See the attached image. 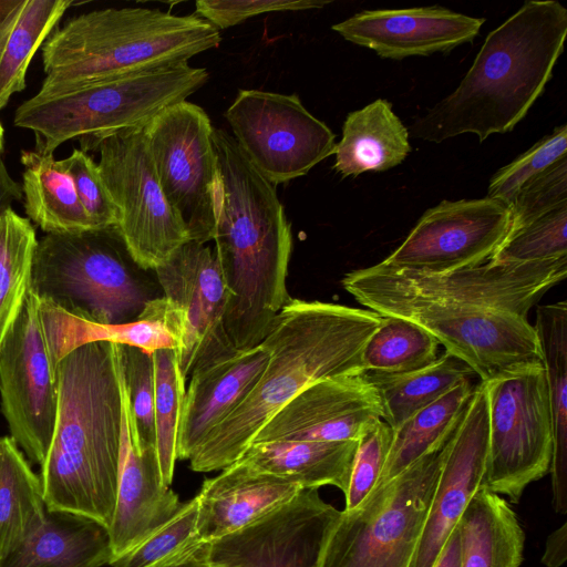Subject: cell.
Wrapping results in <instances>:
<instances>
[{
  "instance_id": "obj_44",
  "label": "cell",
  "mask_w": 567,
  "mask_h": 567,
  "mask_svg": "<svg viewBox=\"0 0 567 567\" xmlns=\"http://www.w3.org/2000/svg\"><path fill=\"white\" fill-rule=\"evenodd\" d=\"M392 435L391 427L381 420L360 437L344 494V511L357 508L375 487L386 462Z\"/></svg>"
},
{
  "instance_id": "obj_32",
  "label": "cell",
  "mask_w": 567,
  "mask_h": 567,
  "mask_svg": "<svg viewBox=\"0 0 567 567\" xmlns=\"http://www.w3.org/2000/svg\"><path fill=\"white\" fill-rule=\"evenodd\" d=\"M72 4V0H14L0 17V112L24 90L33 55Z\"/></svg>"
},
{
  "instance_id": "obj_42",
  "label": "cell",
  "mask_w": 567,
  "mask_h": 567,
  "mask_svg": "<svg viewBox=\"0 0 567 567\" xmlns=\"http://www.w3.org/2000/svg\"><path fill=\"white\" fill-rule=\"evenodd\" d=\"M196 522L197 499L195 496L183 503L179 512L171 520L110 565L112 567H150L198 539Z\"/></svg>"
},
{
  "instance_id": "obj_10",
  "label": "cell",
  "mask_w": 567,
  "mask_h": 567,
  "mask_svg": "<svg viewBox=\"0 0 567 567\" xmlns=\"http://www.w3.org/2000/svg\"><path fill=\"white\" fill-rule=\"evenodd\" d=\"M482 384L488 445L481 487L515 504L550 468L553 419L545 368L543 362L523 365Z\"/></svg>"
},
{
  "instance_id": "obj_24",
  "label": "cell",
  "mask_w": 567,
  "mask_h": 567,
  "mask_svg": "<svg viewBox=\"0 0 567 567\" xmlns=\"http://www.w3.org/2000/svg\"><path fill=\"white\" fill-rule=\"evenodd\" d=\"M269 360L261 346L192 372L177 441V458L189 460L205 437L248 396Z\"/></svg>"
},
{
  "instance_id": "obj_50",
  "label": "cell",
  "mask_w": 567,
  "mask_h": 567,
  "mask_svg": "<svg viewBox=\"0 0 567 567\" xmlns=\"http://www.w3.org/2000/svg\"><path fill=\"white\" fill-rule=\"evenodd\" d=\"M14 0H0V17H2L13 4Z\"/></svg>"
},
{
  "instance_id": "obj_43",
  "label": "cell",
  "mask_w": 567,
  "mask_h": 567,
  "mask_svg": "<svg viewBox=\"0 0 567 567\" xmlns=\"http://www.w3.org/2000/svg\"><path fill=\"white\" fill-rule=\"evenodd\" d=\"M563 205H567V156L518 192L508 206L511 213L508 234Z\"/></svg>"
},
{
  "instance_id": "obj_38",
  "label": "cell",
  "mask_w": 567,
  "mask_h": 567,
  "mask_svg": "<svg viewBox=\"0 0 567 567\" xmlns=\"http://www.w3.org/2000/svg\"><path fill=\"white\" fill-rule=\"evenodd\" d=\"M155 364L154 427L156 451L164 483L171 485L177 460V441L185 400V379L176 350L153 353Z\"/></svg>"
},
{
  "instance_id": "obj_37",
  "label": "cell",
  "mask_w": 567,
  "mask_h": 567,
  "mask_svg": "<svg viewBox=\"0 0 567 567\" xmlns=\"http://www.w3.org/2000/svg\"><path fill=\"white\" fill-rule=\"evenodd\" d=\"M37 244L30 219L12 208L0 216V344L29 291Z\"/></svg>"
},
{
  "instance_id": "obj_30",
  "label": "cell",
  "mask_w": 567,
  "mask_h": 567,
  "mask_svg": "<svg viewBox=\"0 0 567 567\" xmlns=\"http://www.w3.org/2000/svg\"><path fill=\"white\" fill-rule=\"evenodd\" d=\"M461 567H519L525 534L514 509L498 494L481 487L457 523Z\"/></svg>"
},
{
  "instance_id": "obj_4",
  "label": "cell",
  "mask_w": 567,
  "mask_h": 567,
  "mask_svg": "<svg viewBox=\"0 0 567 567\" xmlns=\"http://www.w3.org/2000/svg\"><path fill=\"white\" fill-rule=\"evenodd\" d=\"M566 35L563 4L526 1L488 33L458 86L413 123L412 135L441 143L473 133L483 142L511 132L542 95Z\"/></svg>"
},
{
  "instance_id": "obj_33",
  "label": "cell",
  "mask_w": 567,
  "mask_h": 567,
  "mask_svg": "<svg viewBox=\"0 0 567 567\" xmlns=\"http://www.w3.org/2000/svg\"><path fill=\"white\" fill-rule=\"evenodd\" d=\"M475 386L472 378L461 381L393 431L386 462L375 487L388 483L446 443L458 425Z\"/></svg>"
},
{
  "instance_id": "obj_27",
  "label": "cell",
  "mask_w": 567,
  "mask_h": 567,
  "mask_svg": "<svg viewBox=\"0 0 567 567\" xmlns=\"http://www.w3.org/2000/svg\"><path fill=\"white\" fill-rule=\"evenodd\" d=\"M358 444L359 440L255 442L237 461L301 488L332 485L346 494Z\"/></svg>"
},
{
  "instance_id": "obj_45",
  "label": "cell",
  "mask_w": 567,
  "mask_h": 567,
  "mask_svg": "<svg viewBox=\"0 0 567 567\" xmlns=\"http://www.w3.org/2000/svg\"><path fill=\"white\" fill-rule=\"evenodd\" d=\"M62 162L95 228L116 227L118 210L104 185L97 163L87 153L78 148Z\"/></svg>"
},
{
  "instance_id": "obj_17",
  "label": "cell",
  "mask_w": 567,
  "mask_h": 567,
  "mask_svg": "<svg viewBox=\"0 0 567 567\" xmlns=\"http://www.w3.org/2000/svg\"><path fill=\"white\" fill-rule=\"evenodd\" d=\"M340 514L317 488H303L251 524L209 542L210 567H319Z\"/></svg>"
},
{
  "instance_id": "obj_9",
  "label": "cell",
  "mask_w": 567,
  "mask_h": 567,
  "mask_svg": "<svg viewBox=\"0 0 567 567\" xmlns=\"http://www.w3.org/2000/svg\"><path fill=\"white\" fill-rule=\"evenodd\" d=\"M342 287L369 310L422 327L445 352L464 361L482 382L505 371L543 362L534 326L527 318L358 285L342 284Z\"/></svg>"
},
{
  "instance_id": "obj_22",
  "label": "cell",
  "mask_w": 567,
  "mask_h": 567,
  "mask_svg": "<svg viewBox=\"0 0 567 567\" xmlns=\"http://www.w3.org/2000/svg\"><path fill=\"white\" fill-rule=\"evenodd\" d=\"M122 395L117 493L109 527L112 561L171 520L183 506L178 495L164 483L156 447L152 446L141 452L131 439L123 375Z\"/></svg>"
},
{
  "instance_id": "obj_28",
  "label": "cell",
  "mask_w": 567,
  "mask_h": 567,
  "mask_svg": "<svg viewBox=\"0 0 567 567\" xmlns=\"http://www.w3.org/2000/svg\"><path fill=\"white\" fill-rule=\"evenodd\" d=\"M410 151L409 132L392 104L378 99L348 114L334 150L333 168L342 177L384 172L401 164Z\"/></svg>"
},
{
  "instance_id": "obj_40",
  "label": "cell",
  "mask_w": 567,
  "mask_h": 567,
  "mask_svg": "<svg viewBox=\"0 0 567 567\" xmlns=\"http://www.w3.org/2000/svg\"><path fill=\"white\" fill-rule=\"evenodd\" d=\"M567 257V205L512 231L488 261L538 262Z\"/></svg>"
},
{
  "instance_id": "obj_29",
  "label": "cell",
  "mask_w": 567,
  "mask_h": 567,
  "mask_svg": "<svg viewBox=\"0 0 567 567\" xmlns=\"http://www.w3.org/2000/svg\"><path fill=\"white\" fill-rule=\"evenodd\" d=\"M546 372L553 419L549 468L553 505L567 512V302L538 306L534 326Z\"/></svg>"
},
{
  "instance_id": "obj_12",
  "label": "cell",
  "mask_w": 567,
  "mask_h": 567,
  "mask_svg": "<svg viewBox=\"0 0 567 567\" xmlns=\"http://www.w3.org/2000/svg\"><path fill=\"white\" fill-rule=\"evenodd\" d=\"M566 276L567 257L524 264L486 261L445 274L400 269L381 261L346 274L341 284L471 305L527 318L532 307Z\"/></svg>"
},
{
  "instance_id": "obj_23",
  "label": "cell",
  "mask_w": 567,
  "mask_h": 567,
  "mask_svg": "<svg viewBox=\"0 0 567 567\" xmlns=\"http://www.w3.org/2000/svg\"><path fill=\"white\" fill-rule=\"evenodd\" d=\"M39 312L49 355L56 363L72 350L92 342L135 347L148 354L178 350L184 330L182 310L167 298H152L140 315L123 323H99L73 316L39 300Z\"/></svg>"
},
{
  "instance_id": "obj_15",
  "label": "cell",
  "mask_w": 567,
  "mask_h": 567,
  "mask_svg": "<svg viewBox=\"0 0 567 567\" xmlns=\"http://www.w3.org/2000/svg\"><path fill=\"white\" fill-rule=\"evenodd\" d=\"M0 400L10 436L29 461L41 465L54 433L58 383L43 334L39 299L30 288L0 344Z\"/></svg>"
},
{
  "instance_id": "obj_34",
  "label": "cell",
  "mask_w": 567,
  "mask_h": 567,
  "mask_svg": "<svg viewBox=\"0 0 567 567\" xmlns=\"http://www.w3.org/2000/svg\"><path fill=\"white\" fill-rule=\"evenodd\" d=\"M47 505L40 476L11 436L0 437V557L35 534Z\"/></svg>"
},
{
  "instance_id": "obj_25",
  "label": "cell",
  "mask_w": 567,
  "mask_h": 567,
  "mask_svg": "<svg viewBox=\"0 0 567 567\" xmlns=\"http://www.w3.org/2000/svg\"><path fill=\"white\" fill-rule=\"evenodd\" d=\"M299 485L240 461L204 481L197 494V538L213 542L290 502Z\"/></svg>"
},
{
  "instance_id": "obj_36",
  "label": "cell",
  "mask_w": 567,
  "mask_h": 567,
  "mask_svg": "<svg viewBox=\"0 0 567 567\" xmlns=\"http://www.w3.org/2000/svg\"><path fill=\"white\" fill-rule=\"evenodd\" d=\"M439 342L419 324L382 317L362 352L363 373L400 374L420 370L439 358Z\"/></svg>"
},
{
  "instance_id": "obj_18",
  "label": "cell",
  "mask_w": 567,
  "mask_h": 567,
  "mask_svg": "<svg viewBox=\"0 0 567 567\" xmlns=\"http://www.w3.org/2000/svg\"><path fill=\"white\" fill-rule=\"evenodd\" d=\"M164 297L184 315V330L177 353L183 378L195 369L234 354L224 328L229 291L214 250L189 240L156 268Z\"/></svg>"
},
{
  "instance_id": "obj_19",
  "label": "cell",
  "mask_w": 567,
  "mask_h": 567,
  "mask_svg": "<svg viewBox=\"0 0 567 567\" xmlns=\"http://www.w3.org/2000/svg\"><path fill=\"white\" fill-rule=\"evenodd\" d=\"M487 445V401L481 382L445 443L441 473L409 567L434 566L468 502L482 486Z\"/></svg>"
},
{
  "instance_id": "obj_5",
  "label": "cell",
  "mask_w": 567,
  "mask_h": 567,
  "mask_svg": "<svg viewBox=\"0 0 567 567\" xmlns=\"http://www.w3.org/2000/svg\"><path fill=\"white\" fill-rule=\"evenodd\" d=\"M203 18L158 9L107 8L80 14L54 29L42 45L45 76L39 95L166 64L188 62L220 43Z\"/></svg>"
},
{
  "instance_id": "obj_6",
  "label": "cell",
  "mask_w": 567,
  "mask_h": 567,
  "mask_svg": "<svg viewBox=\"0 0 567 567\" xmlns=\"http://www.w3.org/2000/svg\"><path fill=\"white\" fill-rule=\"evenodd\" d=\"M208 78L205 68L179 62L89 82L54 95L37 93L17 109L13 123L33 132L40 154H53L72 138H80V150L87 153L118 132L143 128L159 112L198 91Z\"/></svg>"
},
{
  "instance_id": "obj_14",
  "label": "cell",
  "mask_w": 567,
  "mask_h": 567,
  "mask_svg": "<svg viewBox=\"0 0 567 567\" xmlns=\"http://www.w3.org/2000/svg\"><path fill=\"white\" fill-rule=\"evenodd\" d=\"M225 117L244 154L275 186L306 175L337 146L297 94L241 89Z\"/></svg>"
},
{
  "instance_id": "obj_1",
  "label": "cell",
  "mask_w": 567,
  "mask_h": 567,
  "mask_svg": "<svg viewBox=\"0 0 567 567\" xmlns=\"http://www.w3.org/2000/svg\"><path fill=\"white\" fill-rule=\"evenodd\" d=\"M382 316L323 301L290 298L260 343L269 353L257 383L239 406L202 442L188 460L195 472L236 462L261 427L309 385L362 374V352Z\"/></svg>"
},
{
  "instance_id": "obj_13",
  "label": "cell",
  "mask_w": 567,
  "mask_h": 567,
  "mask_svg": "<svg viewBox=\"0 0 567 567\" xmlns=\"http://www.w3.org/2000/svg\"><path fill=\"white\" fill-rule=\"evenodd\" d=\"M213 130L207 113L186 100L163 110L143 128L166 200L190 239L202 244L212 240L218 205Z\"/></svg>"
},
{
  "instance_id": "obj_46",
  "label": "cell",
  "mask_w": 567,
  "mask_h": 567,
  "mask_svg": "<svg viewBox=\"0 0 567 567\" xmlns=\"http://www.w3.org/2000/svg\"><path fill=\"white\" fill-rule=\"evenodd\" d=\"M326 0H198L195 14L216 29H228L267 12L321 9Z\"/></svg>"
},
{
  "instance_id": "obj_21",
  "label": "cell",
  "mask_w": 567,
  "mask_h": 567,
  "mask_svg": "<svg viewBox=\"0 0 567 567\" xmlns=\"http://www.w3.org/2000/svg\"><path fill=\"white\" fill-rule=\"evenodd\" d=\"M442 7L361 11L331 29L357 45L386 59L449 52L472 42L484 24Z\"/></svg>"
},
{
  "instance_id": "obj_39",
  "label": "cell",
  "mask_w": 567,
  "mask_h": 567,
  "mask_svg": "<svg viewBox=\"0 0 567 567\" xmlns=\"http://www.w3.org/2000/svg\"><path fill=\"white\" fill-rule=\"evenodd\" d=\"M131 439L141 452L155 446V364L153 354L117 344Z\"/></svg>"
},
{
  "instance_id": "obj_49",
  "label": "cell",
  "mask_w": 567,
  "mask_h": 567,
  "mask_svg": "<svg viewBox=\"0 0 567 567\" xmlns=\"http://www.w3.org/2000/svg\"><path fill=\"white\" fill-rule=\"evenodd\" d=\"M462 547L460 530L456 527L447 538L433 567H461Z\"/></svg>"
},
{
  "instance_id": "obj_7",
  "label": "cell",
  "mask_w": 567,
  "mask_h": 567,
  "mask_svg": "<svg viewBox=\"0 0 567 567\" xmlns=\"http://www.w3.org/2000/svg\"><path fill=\"white\" fill-rule=\"evenodd\" d=\"M134 266L116 227L45 234L38 239L29 288L73 316L123 323L152 299Z\"/></svg>"
},
{
  "instance_id": "obj_48",
  "label": "cell",
  "mask_w": 567,
  "mask_h": 567,
  "mask_svg": "<svg viewBox=\"0 0 567 567\" xmlns=\"http://www.w3.org/2000/svg\"><path fill=\"white\" fill-rule=\"evenodd\" d=\"M567 558V523L547 537L542 563L547 567H560Z\"/></svg>"
},
{
  "instance_id": "obj_20",
  "label": "cell",
  "mask_w": 567,
  "mask_h": 567,
  "mask_svg": "<svg viewBox=\"0 0 567 567\" xmlns=\"http://www.w3.org/2000/svg\"><path fill=\"white\" fill-rule=\"evenodd\" d=\"M381 420L379 395L363 373L330 378L291 399L261 427L252 443L360 440Z\"/></svg>"
},
{
  "instance_id": "obj_2",
  "label": "cell",
  "mask_w": 567,
  "mask_h": 567,
  "mask_svg": "<svg viewBox=\"0 0 567 567\" xmlns=\"http://www.w3.org/2000/svg\"><path fill=\"white\" fill-rule=\"evenodd\" d=\"M212 143L219 172L212 240L229 291L224 327L231 340L256 343L291 298L286 285L291 227L276 186L250 163L234 136L214 128Z\"/></svg>"
},
{
  "instance_id": "obj_41",
  "label": "cell",
  "mask_w": 567,
  "mask_h": 567,
  "mask_svg": "<svg viewBox=\"0 0 567 567\" xmlns=\"http://www.w3.org/2000/svg\"><path fill=\"white\" fill-rule=\"evenodd\" d=\"M567 156V125L556 127L491 178L487 197L509 206L518 192Z\"/></svg>"
},
{
  "instance_id": "obj_26",
  "label": "cell",
  "mask_w": 567,
  "mask_h": 567,
  "mask_svg": "<svg viewBox=\"0 0 567 567\" xmlns=\"http://www.w3.org/2000/svg\"><path fill=\"white\" fill-rule=\"evenodd\" d=\"M112 559L106 526L83 515L48 509L41 528L0 557V567H102Z\"/></svg>"
},
{
  "instance_id": "obj_16",
  "label": "cell",
  "mask_w": 567,
  "mask_h": 567,
  "mask_svg": "<svg viewBox=\"0 0 567 567\" xmlns=\"http://www.w3.org/2000/svg\"><path fill=\"white\" fill-rule=\"evenodd\" d=\"M511 213L488 198L443 200L427 209L383 264L427 274L482 265L506 238Z\"/></svg>"
},
{
  "instance_id": "obj_35",
  "label": "cell",
  "mask_w": 567,
  "mask_h": 567,
  "mask_svg": "<svg viewBox=\"0 0 567 567\" xmlns=\"http://www.w3.org/2000/svg\"><path fill=\"white\" fill-rule=\"evenodd\" d=\"M363 374L379 395L382 421L394 431L414 413L475 373L464 361L444 352L430 365L412 372Z\"/></svg>"
},
{
  "instance_id": "obj_3",
  "label": "cell",
  "mask_w": 567,
  "mask_h": 567,
  "mask_svg": "<svg viewBox=\"0 0 567 567\" xmlns=\"http://www.w3.org/2000/svg\"><path fill=\"white\" fill-rule=\"evenodd\" d=\"M54 369L56 422L39 475L47 508L83 515L109 528L116 503L123 419L117 344L81 346Z\"/></svg>"
},
{
  "instance_id": "obj_51",
  "label": "cell",
  "mask_w": 567,
  "mask_h": 567,
  "mask_svg": "<svg viewBox=\"0 0 567 567\" xmlns=\"http://www.w3.org/2000/svg\"><path fill=\"white\" fill-rule=\"evenodd\" d=\"M3 134H4V130L0 122V155L2 154V151H3Z\"/></svg>"
},
{
  "instance_id": "obj_8",
  "label": "cell",
  "mask_w": 567,
  "mask_h": 567,
  "mask_svg": "<svg viewBox=\"0 0 567 567\" xmlns=\"http://www.w3.org/2000/svg\"><path fill=\"white\" fill-rule=\"evenodd\" d=\"M444 454L445 444L374 487L357 508L341 511L319 567H409Z\"/></svg>"
},
{
  "instance_id": "obj_11",
  "label": "cell",
  "mask_w": 567,
  "mask_h": 567,
  "mask_svg": "<svg viewBox=\"0 0 567 567\" xmlns=\"http://www.w3.org/2000/svg\"><path fill=\"white\" fill-rule=\"evenodd\" d=\"M143 128L105 138L97 147V165L118 210L116 228L132 260L143 270H155L192 239L164 196Z\"/></svg>"
},
{
  "instance_id": "obj_47",
  "label": "cell",
  "mask_w": 567,
  "mask_h": 567,
  "mask_svg": "<svg viewBox=\"0 0 567 567\" xmlns=\"http://www.w3.org/2000/svg\"><path fill=\"white\" fill-rule=\"evenodd\" d=\"M150 567H210L209 542L196 539Z\"/></svg>"
},
{
  "instance_id": "obj_31",
  "label": "cell",
  "mask_w": 567,
  "mask_h": 567,
  "mask_svg": "<svg viewBox=\"0 0 567 567\" xmlns=\"http://www.w3.org/2000/svg\"><path fill=\"white\" fill-rule=\"evenodd\" d=\"M24 212L45 234L96 229L84 210L62 159L22 151Z\"/></svg>"
}]
</instances>
